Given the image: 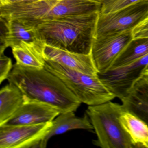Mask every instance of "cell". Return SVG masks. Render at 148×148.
<instances>
[{"instance_id": "10", "label": "cell", "mask_w": 148, "mask_h": 148, "mask_svg": "<svg viewBox=\"0 0 148 148\" xmlns=\"http://www.w3.org/2000/svg\"><path fill=\"white\" fill-rule=\"evenodd\" d=\"M60 113V111L58 108L51 105L25 97V101L22 105L3 125H31L45 123L53 121Z\"/></svg>"}, {"instance_id": "3", "label": "cell", "mask_w": 148, "mask_h": 148, "mask_svg": "<svg viewBox=\"0 0 148 148\" xmlns=\"http://www.w3.org/2000/svg\"><path fill=\"white\" fill-rule=\"evenodd\" d=\"M101 4L90 0H38L0 7V17L16 19L36 27L42 22L100 12Z\"/></svg>"}, {"instance_id": "17", "label": "cell", "mask_w": 148, "mask_h": 148, "mask_svg": "<svg viewBox=\"0 0 148 148\" xmlns=\"http://www.w3.org/2000/svg\"><path fill=\"white\" fill-rule=\"evenodd\" d=\"M119 120L135 148H148V126L146 123L126 110L121 114Z\"/></svg>"}, {"instance_id": "15", "label": "cell", "mask_w": 148, "mask_h": 148, "mask_svg": "<svg viewBox=\"0 0 148 148\" xmlns=\"http://www.w3.org/2000/svg\"><path fill=\"white\" fill-rule=\"evenodd\" d=\"M44 44L41 40L21 42L12 47L16 64L34 69L45 68V60L43 54Z\"/></svg>"}, {"instance_id": "19", "label": "cell", "mask_w": 148, "mask_h": 148, "mask_svg": "<svg viewBox=\"0 0 148 148\" xmlns=\"http://www.w3.org/2000/svg\"><path fill=\"white\" fill-rule=\"evenodd\" d=\"M143 1L148 0H103L101 3L99 13L112 12Z\"/></svg>"}, {"instance_id": "11", "label": "cell", "mask_w": 148, "mask_h": 148, "mask_svg": "<svg viewBox=\"0 0 148 148\" xmlns=\"http://www.w3.org/2000/svg\"><path fill=\"white\" fill-rule=\"evenodd\" d=\"M43 54L45 60L56 62L72 70L90 75L99 74L91 53H77L45 44Z\"/></svg>"}, {"instance_id": "21", "label": "cell", "mask_w": 148, "mask_h": 148, "mask_svg": "<svg viewBox=\"0 0 148 148\" xmlns=\"http://www.w3.org/2000/svg\"><path fill=\"white\" fill-rule=\"evenodd\" d=\"M133 38H148V16L132 30Z\"/></svg>"}, {"instance_id": "6", "label": "cell", "mask_w": 148, "mask_h": 148, "mask_svg": "<svg viewBox=\"0 0 148 148\" xmlns=\"http://www.w3.org/2000/svg\"><path fill=\"white\" fill-rule=\"evenodd\" d=\"M148 16V1H143L107 14L99 13L95 38L131 32Z\"/></svg>"}, {"instance_id": "16", "label": "cell", "mask_w": 148, "mask_h": 148, "mask_svg": "<svg viewBox=\"0 0 148 148\" xmlns=\"http://www.w3.org/2000/svg\"><path fill=\"white\" fill-rule=\"evenodd\" d=\"M25 101L24 94L14 84H8L0 91V126L8 121Z\"/></svg>"}, {"instance_id": "2", "label": "cell", "mask_w": 148, "mask_h": 148, "mask_svg": "<svg viewBox=\"0 0 148 148\" xmlns=\"http://www.w3.org/2000/svg\"><path fill=\"white\" fill-rule=\"evenodd\" d=\"M99 13L72 15L42 22L36 27L39 39L53 47L90 54Z\"/></svg>"}, {"instance_id": "22", "label": "cell", "mask_w": 148, "mask_h": 148, "mask_svg": "<svg viewBox=\"0 0 148 148\" xmlns=\"http://www.w3.org/2000/svg\"><path fill=\"white\" fill-rule=\"evenodd\" d=\"M38 0H0V7L12 4L32 2Z\"/></svg>"}, {"instance_id": "4", "label": "cell", "mask_w": 148, "mask_h": 148, "mask_svg": "<svg viewBox=\"0 0 148 148\" xmlns=\"http://www.w3.org/2000/svg\"><path fill=\"white\" fill-rule=\"evenodd\" d=\"M125 110L122 104L111 101L89 106L86 113L97 137L93 141L94 145L102 148H135L119 120L121 114Z\"/></svg>"}, {"instance_id": "20", "label": "cell", "mask_w": 148, "mask_h": 148, "mask_svg": "<svg viewBox=\"0 0 148 148\" xmlns=\"http://www.w3.org/2000/svg\"><path fill=\"white\" fill-rule=\"evenodd\" d=\"M13 65L10 58L3 54L0 55V84L7 79Z\"/></svg>"}, {"instance_id": "12", "label": "cell", "mask_w": 148, "mask_h": 148, "mask_svg": "<svg viewBox=\"0 0 148 148\" xmlns=\"http://www.w3.org/2000/svg\"><path fill=\"white\" fill-rule=\"evenodd\" d=\"M0 55L8 47H13L21 42H33L39 39L36 27L30 26L16 19L0 17Z\"/></svg>"}, {"instance_id": "1", "label": "cell", "mask_w": 148, "mask_h": 148, "mask_svg": "<svg viewBox=\"0 0 148 148\" xmlns=\"http://www.w3.org/2000/svg\"><path fill=\"white\" fill-rule=\"evenodd\" d=\"M7 79L20 89L25 98L51 105L60 113L76 111L81 103L58 77L45 68L15 64Z\"/></svg>"}, {"instance_id": "8", "label": "cell", "mask_w": 148, "mask_h": 148, "mask_svg": "<svg viewBox=\"0 0 148 148\" xmlns=\"http://www.w3.org/2000/svg\"><path fill=\"white\" fill-rule=\"evenodd\" d=\"M52 125L51 122L31 125L0 126V148H38Z\"/></svg>"}, {"instance_id": "14", "label": "cell", "mask_w": 148, "mask_h": 148, "mask_svg": "<svg viewBox=\"0 0 148 148\" xmlns=\"http://www.w3.org/2000/svg\"><path fill=\"white\" fill-rule=\"evenodd\" d=\"M76 129L94 130L87 114H85L82 117H77L75 116L73 111L60 113L52 121L51 129L39 144L38 148H46L48 141L52 137Z\"/></svg>"}, {"instance_id": "23", "label": "cell", "mask_w": 148, "mask_h": 148, "mask_svg": "<svg viewBox=\"0 0 148 148\" xmlns=\"http://www.w3.org/2000/svg\"><path fill=\"white\" fill-rule=\"evenodd\" d=\"M142 76H144V77H148V65L146 66V68H145L144 71Z\"/></svg>"}, {"instance_id": "13", "label": "cell", "mask_w": 148, "mask_h": 148, "mask_svg": "<svg viewBox=\"0 0 148 148\" xmlns=\"http://www.w3.org/2000/svg\"><path fill=\"white\" fill-rule=\"evenodd\" d=\"M121 100L127 111L148 126V77H141Z\"/></svg>"}, {"instance_id": "9", "label": "cell", "mask_w": 148, "mask_h": 148, "mask_svg": "<svg viewBox=\"0 0 148 148\" xmlns=\"http://www.w3.org/2000/svg\"><path fill=\"white\" fill-rule=\"evenodd\" d=\"M132 32L95 38L91 54L99 74L106 72L110 68L117 57L133 39Z\"/></svg>"}, {"instance_id": "24", "label": "cell", "mask_w": 148, "mask_h": 148, "mask_svg": "<svg viewBox=\"0 0 148 148\" xmlns=\"http://www.w3.org/2000/svg\"><path fill=\"white\" fill-rule=\"evenodd\" d=\"M90 1H93V2H96V3H100V4H101L103 0H90Z\"/></svg>"}, {"instance_id": "7", "label": "cell", "mask_w": 148, "mask_h": 148, "mask_svg": "<svg viewBox=\"0 0 148 148\" xmlns=\"http://www.w3.org/2000/svg\"><path fill=\"white\" fill-rule=\"evenodd\" d=\"M148 65V54L128 64L109 69L99 75L108 89L121 100L142 77Z\"/></svg>"}, {"instance_id": "5", "label": "cell", "mask_w": 148, "mask_h": 148, "mask_svg": "<svg viewBox=\"0 0 148 148\" xmlns=\"http://www.w3.org/2000/svg\"><path fill=\"white\" fill-rule=\"evenodd\" d=\"M45 68L58 77L81 103L97 105L116 97L103 84L99 74H86L47 60H45Z\"/></svg>"}, {"instance_id": "18", "label": "cell", "mask_w": 148, "mask_h": 148, "mask_svg": "<svg viewBox=\"0 0 148 148\" xmlns=\"http://www.w3.org/2000/svg\"><path fill=\"white\" fill-rule=\"evenodd\" d=\"M148 54V38H133L115 59L110 69L120 67Z\"/></svg>"}]
</instances>
